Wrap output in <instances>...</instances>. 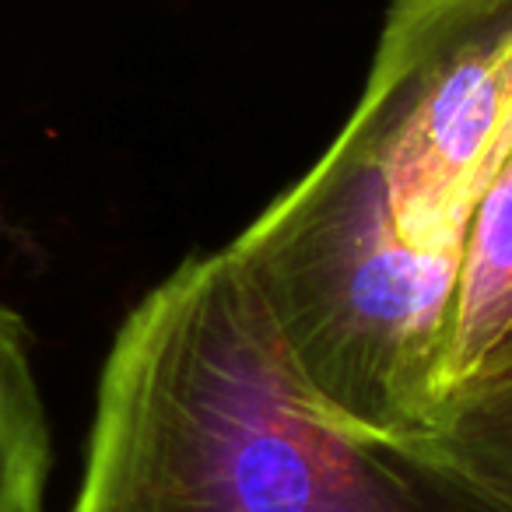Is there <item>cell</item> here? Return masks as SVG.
I'll list each match as a JSON object with an SVG mask.
<instances>
[{
	"instance_id": "6da1fadb",
	"label": "cell",
	"mask_w": 512,
	"mask_h": 512,
	"mask_svg": "<svg viewBox=\"0 0 512 512\" xmlns=\"http://www.w3.org/2000/svg\"><path fill=\"white\" fill-rule=\"evenodd\" d=\"M67 512H505L411 446L351 432L295 372L228 249L120 323Z\"/></svg>"
},
{
	"instance_id": "7a4b0ae2",
	"label": "cell",
	"mask_w": 512,
	"mask_h": 512,
	"mask_svg": "<svg viewBox=\"0 0 512 512\" xmlns=\"http://www.w3.org/2000/svg\"><path fill=\"white\" fill-rule=\"evenodd\" d=\"M288 358L351 432L421 439L442 407L456 253L400 232L376 165L334 137L327 155L228 246Z\"/></svg>"
},
{
	"instance_id": "3957f363",
	"label": "cell",
	"mask_w": 512,
	"mask_h": 512,
	"mask_svg": "<svg viewBox=\"0 0 512 512\" xmlns=\"http://www.w3.org/2000/svg\"><path fill=\"white\" fill-rule=\"evenodd\" d=\"M337 137L376 165L414 249L460 256L512 144V0H393Z\"/></svg>"
},
{
	"instance_id": "277c9868",
	"label": "cell",
	"mask_w": 512,
	"mask_h": 512,
	"mask_svg": "<svg viewBox=\"0 0 512 512\" xmlns=\"http://www.w3.org/2000/svg\"><path fill=\"white\" fill-rule=\"evenodd\" d=\"M512 330V144L484 183L463 228L442 397L470 390ZM442 400V404H446Z\"/></svg>"
},
{
	"instance_id": "5b68a950",
	"label": "cell",
	"mask_w": 512,
	"mask_h": 512,
	"mask_svg": "<svg viewBox=\"0 0 512 512\" xmlns=\"http://www.w3.org/2000/svg\"><path fill=\"white\" fill-rule=\"evenodd\" d=\"M53 435L22 313L0 302V512H46Z\"/></svg>"
},
{
	"instance_id": "8992f818",
	"label": "cell",
	"mask_w": 512,
	"mask_h": 512,
	"mask_svg": "<svg viewBox=\"0 0 512 512\" xmlns=\"http://www.w3.org/2000/svg\"><path fill=\"white\" fill-rule=\"evenodd\" d=\"M407 446L512 512V376L456 393Z\"/></svg>"
},
{
	"instance_id": "52a82bcc",
	"label": "cell",
	"mask_w": 512,
	"mask_h": 512,
	"mask_svg": "<svg viewBox=\"0 0 512 512\" xmlns=\"http://www.w3.org/2000/svg\"><path fill=\"white\" fill-rule=\"evenodd\" d=\"M505 376H512V330L505 334V341L491 351V358L484 362V369H481V376H477L474 386L495 383V379H505ZM474 386H470V390H474Z\"/></svg>"
}]
</instances>
